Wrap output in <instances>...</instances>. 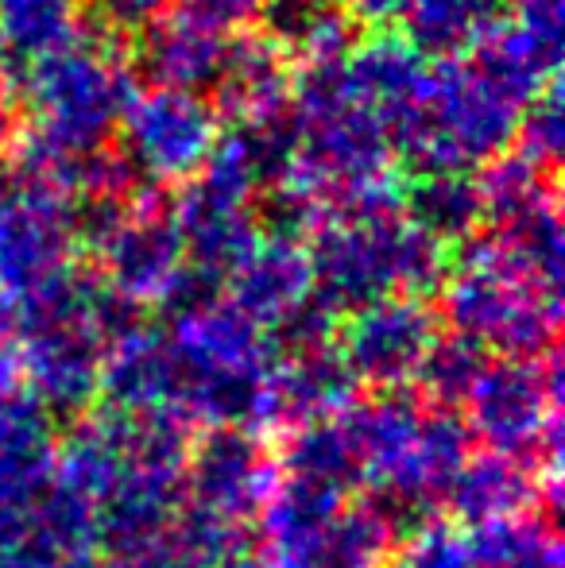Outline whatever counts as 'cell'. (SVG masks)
Listing matches in <instances>:
<instances>
[{
  "instance_id": "1",
  "label": "cell",
  "mask_w": 565,
  "mask_h": 568,
  "mask_svg": "<svg viewBox=\"0 0 565 568\" xmlns=\"http://www.w3.org/2000/svg\"><path fill=\"white\" fill-rule=\"evenodd\" d=\"M558 372L527 364L484 367L461 422L488 453H504L558 476Z\"/></svg>"
},
{
  "instance_id": "2",
  "label": "cell",
  "mask_w": 565,
  "mask_h": 568,
  "mask_svg": "<svg viewBox=\"0 0 565 568\" xmlns=\"http://www.w3.org/2000/svg\"><path fill=\"white\" fill-rule=\"evenodd\" d=\"M275 460L256 434L244 429H202L194 434L182 468V507L210 518L249 526L260 518L275 487Z\"/></svg>"
},
{
  "instance_id": "3",
  "label": "cell",
  "mask_w": 565,
  "mask_h": 568,
  "mask_svg": "<svg viewBox=\"0 0 565 568\" xmlns=\"http://www.w3.org/2000/svg\"><path fill=\"white\" fill-rule=\"evenodd\" d=\"M551 499L558 507V476H546L535 464L515 460L504 453H473L465 468L457 471L450 495H445V523L461 530H481L492 523H507L538 510V499Z\"/></svg>"
},
{
  "instance_id": "4",
  "label": "cell",
  "mask_w": 565,
  "mask_h": 568,
  "mask_svg": "<svg viewBox=\"0 0 565 568\" xmlns=\"http://www.w3.org/2000/svg\"><path fill=\"white\" fill-rule=\"evenodd\" d=\"M272 460L275 476L283 479H302V484L325 487V491H337L345 499H356L361 491H369V468H364L341 414L325 422L291 426L283 434L280 456H272Z\"/></svg>"
},
{
  "instance_id": "5",
  "label": "cell",
  "mask_w": 565,
  "mask_h": 568,
  "mask_svg": "<svg viewBox=\"0 0 565 568\" xmlns=\"http://www.w3.org/2000/svg\"><path fill=\"white\" fill-rule=\"evenodd\" d=\"M51 414L23 390H0V491L43 495L54 476Z\"/></svg>"
},
{
  "instance_id": "6",
  "label": "cell",
  "mask_w": 565,
  "mask_h": 568,
  "mask_svg": "<svg viewBox=\"0 0 565 568\" xmlns=\"http://www.w3.org/2000/svg\"><path fill=\"white\" fill-rule=\"evenodd\" d=\"M275 398V422L283 429L306 426V422H325L345 414L356 403V379L349 364L330 356H306L294 359L283 375L272 379Z\"/></svg>"
},
{
  "instance_id": "7",
  "label": "cell",
  "mask_w": 565,
  "mask_h": 568,
  "mask_svg": "<svg viewBox=\"0 0 565 568\" xmlns=\"http://www.w3.org/2000/svg\"><path fill=\"white\" fill-rule=\"evenodd\" d=\"M426 359V329L415 322H372L353 337L349 372L380 390H403Z\"/></svg>"
},
{
  "instance_id": "8",
  "label": "cell",
  "mask_w": 565,
  "mask_h": 568,
  "mask_svg": "<svg viewBox=\"0 0 565 568\" xmlns=\"http://www.w3.org/2000/svg\"><path fill=\"white\" fill-rule=\"evenodd\" d=\"M395 526L372 499H353L325 526L310 568H387L395 554Z\"/></svg>"
},
{
  "instance_id": "9",
  "label": "cell",
  "mask_w": 565,
  "mask_h": 568,
  "mask_svg": "<svg viewBox=\"0 0 565 568\" xmlns=\"http://www.w3.org/2000/svg\"><path fill=\"white\" fill-rule=\"evenodd\" d=\"M465 534L473 561L484 568H562V541L538 510Z\"/></svg>"
},
{
  "instance_id": "10",
  "label": "cell",
  "mask_w": 565,
  "mask_h": 568,
  "mask_svg": "<svg viewBox=\"0 0 565 568\" xmlns=\"http://www.w3.org/2000/svg\"><path fill=\"white\" fill-rule=\"evenodd\" d=\"M484 375L481 352L465 348V344H445L437 352H426L423 367H418V383L426 395H418L430 410H450L461 414L473 395V387Z\"/></svg>"
},
{
  "instance_id": "11",
  "label": "cell",
  "mask_w": 565,
  "mask_h": 568,
  "mask_svg": "<svg viewBox=\"0 0 565 568\" xmlns=\"http://www.w3.org/2000/svg\"><path fill=\"white\" fill-rule=\"evenodd\" d=\"M400 568H476L468 534L461 526L437 518V523L415 530L411 538H403Z\"/></svg>"
},
{
  "instance_id": "12",
  "label": "cell",
  "mask_w": 565,
  "mask_h": 568,
  "mask_svg": "<svg viewBox=\"0 0 565 568\" xmlns=\"http://www.w3.org/2000/svg\"><path fill=\"white\" fill-rule=\"evenodd\" d=\"M0 568H59V561L39 554L36 546H16V549H0Z\"/></svg>"
},
{
  "instance_id": "13",
  "label": "cell",
  "mask_w": 565,
  "mask_h": 568,
  "mask_svg": "<svg viewBox=\"0 0 565 568\" xmlns=\"http://www.w3.org/2000/svg\"><path fill=\"white\" fill-rule=\"evenodd\" d=\"M59 568H98V561L93 557H74V561H62Z\"/></svg>"
}]
</instances>
